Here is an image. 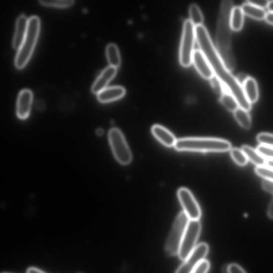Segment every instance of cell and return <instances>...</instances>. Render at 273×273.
Wrapping results in <instances>:
<instances>
[{
	"instance_id": "39",
	"label": "cell",
	"mask_w": 273,
	"mask_h": 273,
	"mask_svg": "<svg viewBox=\"0 0 273 273\" xmlns=\"http://www.w3.org/2000/svg\"><path fill=\"white\" fill-rule=\"evenodd\" d=\"M95 134L98 136H101L104 134V130L101 128H98L96 131H95Z\"/></svg>"
},
{
	"instance_id": "21",
	"label": "cell",
	"mask_w": 273,
	"mask_h": 273,
	"mask_svg": "<svg viewBox=\"0 0 273 273\" xmlns=\"http://www.w3.org/2000/svg\"><path fill=\"white\" fill-rule=\"evenodd\" d=\"M106 54L109 65L116 68L119 67L121 64V58L119 49L115 44L110 43L107 44Z\"/></svg>"
},
{
	"instance_id": "7",
	"label": "cell",
	"mask_w": 273,
	"mask_h": 273,
	"mask_svg": "<svg viewBox=\"0 0 273 273\" xmlns=\"http://www.w3.org/2000/svg\"><path fill=\"white\" fill-rule=\"evenodd\" d=\"M108 139L116 160L121 165H129L132 161V154L121 130L116 128L110 129Z\"/></svg>"
},
{
	"instance_id": "31",
	"label": "cell",
	"mask_w": 273,
	"mask_h": 273,
	"mask_svg": "<svg viewBox=\"0 0 273 273\" xmlns=\"http://www.w3.org/2000/svg\"><path fill=\"white\" fill-rule=\"evenodd\" d=\"M210 267V263L205 260L197 265L191 273H207Z\"/></svg>"
},
{
	"instance_id": "37",
	"label": "cell",
	"mask_w": 273,
	"mask_h": 273,
	"mask_svg": "<svg viewBox=\"0 0 273 273\" xmlns=\"http://www.w3.org/2000/svg\"><path fill=\"white\" fill-rule=\"evenodd\" d=\"M268 215L270 219H273V200L271 201L269 206Z\"/></svg>"
},
{
	"instance_id": "36",
	"label": "cell",
	"mask_w": 273,
	"mask_h": 273,
	"mask_svg": "<svg viewBox=\"0 0 273 273\" xmlns=\"http://www.w3.org/2000/svg\"><path fill=\"white\" fill-rule=\"evenodd\" d=\"M265 19L268 23L273 25V12H269L267 13Z\"/></svg>"
},
{
	"instance_id": "10",
	"label": "cell",
	"mask_w": 273,
	"mask_h": 273,
	"mask_svg": "<svg viewBox=\"0 0 273 273\" xmlns=\"http://www.w3.org/2000/svg\"><path fill=\"white\" fill-rule=\"evenodd\" d=\"M209 252V246L205 243L196 246L175 273H191L197 265L205 260Z\"/></svg>"
},
{
	"instance_id": "18",
	"label": "cell",
	"mask_w": 273,
	"mask_h": 273,
	"mask_svg": "<svg viewBox=\"0 0 273 273\" xmlns=\"http://www.w3.org/2000/svg\"><path fill=\"white\" fill-rule=\"evenodd\" d=\"M241 150L245 154L248 160L253 162L257 167L267 165V159L264 158L257 150L247 145L243 146Z\"/></svg>"
},
{
	"instance_id": "3",
	"label": "cell",
	"mask_w": 273,
	"mask_h": 273,
	"mask_svg": "<svg viewBox=\"0 0 273 273\" xmlns=\"http://www.w3.org/2000/svg\"><path fill=\"white\" fill-rule=\"evenodd\" d=\"M175 147L179 151L225 152L231 149L232 145L223 139L189 137L177 139Z\"/></svg>"
},
{
	"instance_id": "2",
	"label": "cell",
	"mask_w": 273,
	"mask_h": 273,
	"mask_svg": "<svg viewBox=\"0 0 273 273\" xmlns=\"http://www.w3.org/2000/svg\"><path fill=\"white\" fill-rule=\"evenodd\" d=\"M233 7V3L230 0H224L221 2L216 33V49L221 60L230 71H233L235 66L232 48L230 24L231 13Z\"/></svg>"
},
{
	"instance_id": "34",
	"label": "cell",
	"mask_w": 273,
	"mask_h": 273,
	"mask_svg": "<svg viewBox=\"0 0 273 273\" xmlns=\"http://www.w3.org/2000/svg\"><path fill=\"white\" fill-rule=\"evenodd\" d=\"M248 2L262 9L268 8L269 3V1L267 0H255V1H248Z\"/></svg>"
},
{
	"instance_id": "30",
	"label": "cell",
	"mask_w": 273,
	"mask_h": 273,
	"mask_svg": "<svg viewBox=\"0 0 273 273\" xmlns=\"http://www.w3.org/2000/svg\"><path fill=\"white\" fill-rule=\"evenodd\" d=\"M210 83L213 90L218 93L223 94L224 92V86L221 81L215 75L210 79Z\"/></svg>"
},
{
	"instance_id": "6",
	"label": "cell",
	"mask_w": 273,
	"mask_h": 273,
	"mask_svg": "<svg viewBox=\"0 0 273 273\" xmlns=\"http://www.w3.org/2000/svg\"><path fill=\"white\" fill-rule=\"evenodd\" d=\"M189 219L183 211L180 213L174 223L166 243L167 253L171 256L179 255L181 243Z\"/></svg>"
},
{
	"instance_id": "33",
	"label": "cell",
	"mask_w": 273,
	"mask_h": 273,
	"mask_svg": "<svg viewBox=\"0 0 273 273\" xmlns=\"http://www.w3.org/2000/svg\"><path fill=\"white\" fill-rule=\"evenodd\" d=\"M262 187L265 191L273 195V181L265 180L262 182Z\"/></svg>"
},
{
	"instance_id": "32",
	"label": "cell",
	"mask_w": 273,
	"mask_h": 273,
	"mask_svg": "<svg viewBox=\"0 0 273 273\" xmlns=\"http://www.w3.org/2000/svg\"><path fill=\"white\" fill-rule=\"evenodd\" d=\"M228 273H247L240 265L237 264H231L228 265Z\"/></svg>"
},
{
	"instance_id": "22",
	"label": "cell",
	"mask_w": 273,
	"mask_h": 273,
	"mask_svg": "<svg viewBox=\"0 0 273 273\" xmlns=\"http://www.w3.org/2000/svg\"><path fill=\"white\" fill-rule=\"evenodd\" d=\"M234 115L242 128L249 129L252 126V119L247 110L239 107L234 112Z\"/></svg>"
},
{
	"instance_id": "23",
	"label": "cell",
	"mask_w": 273,
	"mask_h": 273,
	"mask_svg": "<svg viewBox=\"0 0 273 273\" xmlns=\"http://www.w3.org/2000/svg\"><path fill=\"white\" fill-rule=\"evenodd\" d=\"M190 20L195 26L203 25V16L199 6L196 3H191L189 8Z\"/></svg>"
},
{
	"instance_id": "15",
	"label": "cell",
	"mask_w": 273,
	"mask_h": 273,
	"mask_svg": "<svg viewBox=\"0 0 273 273\" xmlns=\"http://www.w3.org/2000/svg\"><path fill=\"white\" fill-rule=\"evenodd\" d=\"M153 136L162 144L168 147H175L177 140L173 134L162 125L156 124L152 128Z\"/></svg>"
},
{
	"instance_id": "38",
	"label": "cell",
	"mask_w": 273,
	"mask_h": 273,
	"mask_svg": "<svg viewBox=\"0 0 273 273\" xmlns=\"http://www.w3.org/2000/svg\"><path fill=\"white\" fill-rule=\"evenodd\" d=\"M27 273H44L35 268H30L28 269L27 271Z\"/></svg>"
},
{
	"instance_id": "5",
	"label": "cell",
	"mask_w": 273,
	"mask_h": 273,
	"mask_svg": "<svg viewBox=\"0 0 273 273\" xmlns=\"http://www.w3.org/2000/svg\"><path fill=\"white\" fill-rule=\"evenodd\" d=\"M195 40V26L190 19H186L183 25L180 51V63L184 67H188L192 63Z\"/></svg>"
},
{
	"instance_id": "35",
	"label": "cell",
	"mask_w": 273,
	"mask_h": 273,
	"mask_svg": "<svg viewBox=\"0 0 273 273\" xmlns=\"http://www.w3.org/2000/svg\"><path fill=\"white\" fill-rule=\"evenodd\" d=\"M249 77L245 75V74H240V75H238L237 77H236V78H237L238 83L242 87L243 84L245 83L246 80Z\"/></svg>"
},
{
	"instance_id": "8",
	"label": "cell",
	"mask_w": 273,
	"mask_h": 273,
	"mask_svg": "<svg viewBox=\"0 0 273 273\" xmlns=\"http://www.w3.org/2000/svg\"><path fill=\"white\" fill-rule=\"evenodd\" d=\"M201 230V224L200 220H190L184 234L179 256L180 260L185 261L192 253Z\"/></svg>"
},
{
	"instance_id": "27",
	"label": "cell",
	"mask_w": 273,
	"mask_h": 273,
	"mask_svg": "<svg viewBox=\"0 0 273 273\" xmlns=\"http://www.w3.org/2000/svg\"><path fill=\"white\" fill-rule=\"evenodd\" d=\"M255 172L258 176L263 177L265 180L273 181V169L267 166L257 167Z\"/></svg>"
},
{
	"instance_id": "41",
	"label": "cell",
	"mask_w": 273,
	"mask_h": 273,
	"mask_svg": "<svg viewBox=\"0 0 273 273\" xmlns=\"http://www.w3.org/2000/svg\"><path fill=\"white\" fill-rule=\"evenodd\" d=\"M266 166L273 169V160H267V165Z\"/></svg>"
},
{
	"instance_id": "4",
	"label": "cell",
	"mask_w": 273,
	"mask_h": 273,
	"mask_svg": "<svg viewBox=\"0 0 273 273\" xmlns=\"http://www.w3.org/2000/svg\"><path fill=\"white\" fill-rule=\"evenodd\" d=\"M39 28L40 20L38 16H32L28 18L25 38L14 58V65L16 68L21 69L24 68L28 62L38 38Z\"/></svg>"
},
{
	"instance_id": "12",
	"label": "cell",
	"mask_w": 273,
	"mask_h": 273,
	"mask_svg": "<svg viewBox=\"0 0 273 273\" xmlns=\"http://www.w3.org/2000/svg\"><path fill=\"white\" fill-rule=\"evenodd\" d=\"M192 62L203 78L210 80L214 76L211 66L201 50H194Z\"/></svg>"
},
{
	"instance_id": "9",
	"label": "cell",
	"mask_w": 273,
	"mask_h": 273,
	"mask_svg": "<svg viewBox=\"0 0 273 273\" xmlns=\"http://www.w3.org/2000/svg\"><path fill=\"white\" fill-rule=\"evenodd\" d=\"M177 195L182 206L183 212L185 213L189 219L200 220L202 215L201 210L191 191L186 188L182 187L179 189Z\"/></svg>"
},
{
	"instance_id": "16",
	"label": "cell",
	"mask_w": 273,
	"mask_h": 273,
	"mask_svg": "<svg viewBox=\"0 0 273 273\" xmlns=\"http://www.w3.org/2000/svg\"><path fill=\"white\" fill-rule=\"evenodd\" d=\"M125 93V89L121 86L109 87L98 93L97 97L100 102H108L122 97Z\"/></svg>"
},
{
	"instance_id": "40",
	"label": "cell",
	"mask_w": 273,
	"mask_h": 273,
	"mask_svg": "<svg viewBox=\"0 0 273 273\" xmlns=\"http://www.w3.org/2000/svg\"><path fill=\"white\" fill-rule=\"evenodd\" d=\"M268 8L270 12H273V1H269Z\"/></svg>"
},
{
	"instance_id": "17",
	"label": "cell",
	"mask_w": 273,
	"mask_h": 273,
	"mask_svg": "<svg viewBox=\"0 0 273 273\" xmlns=\"http://www.w3.org/2000/svg\"><path fill=\"white\" fill-rule=\"evenodd\" d=\"M242 88L243 92L250 104L257 101L259 97V92L257 82L254 79L249 77L242 86Z\"/></svg>"
},
{
	"instance_id": "24",
	"label": "cell",
	"mask_w": 273,
	"mask_h": 273,
	"mask_svg": "<svg viewBox=\"0 0 273 273\" xmlns=\"http://www.w3.org/2000/svg\"><path fill=\"white\" fill-rule=\"evenodd\" d=\"M220 102L229 111L234 112L239 105L237 99L231 93H224L221 94Z\"/></svg>"
},
{
	"instance_id": "1",
	"label": "cell",
	"mask_w": 273,
	"mask_h": 273,
	"mask_svg": "<svg viewBox=\"0 0 273 273\" xmlns=\"http://www.w3.org/2000/svg\"><path fill=\"white\" fill-rule=\"evenodd\" d=\"M196 40L202 52L209 62L214 75L229 90L237 99L239 107L247 111L252 109V104L246 98L242 87L228 70L214 46L210 35L203 25L195 26Z\"/></svg>"
},
{
	"instance_id": "14",
	"label": "cell",
	"mask_w": 273,
	"mask_h": 273,
	"mask_svg": "<svg viewBox=\"0 0 273 273\" xmlns=\"http://www.w3.org/2000/svg\"><path fill=\"white\" fill-rule=\"evenodd\" d=\"M28 19L24 14H20L16 20L15 28L12 39V47L18 50L25 38L27 30Z\"/></svg>"
},
{
	"instance_id": "19",
	"label": "cell",
	"mask_w": 273,
	"mask_h": 273,
	"mask_svg": "<svg viewBox=\"0 0 273 273\" xmlns=\"http://www.w3.org/2000/svg\"><path fill=\"white\" fill-rule=\"evenodd\" d=\"M241 8L244 14L251 18L259 20L264 19L267 13L264 9L259 8L248 1L243 3Z\"/></svg>"
},
{
	"instance_id": "29",
	"label": "cell",
	"mask_w": 273,
	"mask_h": 273,
	"mask_svg": "<svg viewBox=\"0 0 273 273\" xmlns=\"http://www.w3.org/2000/svg\"><path fill=\"white\" fill-rule=\"evenodd\" d=\"M257 150L266 159L273 160V147L260 145Z\"/></svg>"
},
{
	"instance_id": "20",
	"label": "cell",
	"mask_w": 273,
	"mask_h": 273,
	"mask_svg": "<svg viewBox=\"0 0 273 273\" xmlns=\"http://www.w3.org/2000/svg\"><path fill=\"white\" fill-rule=\"evenodd\" d=\"M244 23V13L241 7L234 6L231 13L230 24L232 30L239 31Z\"/></svg>"
},
{
	"instance_id": "13",
	"label": "cell",
	"mask_w": 273,
	"mask_h": 273,
	"mask_svg": "<svg viewBox=\"0 0 273 273\" xmlns=\"http://www.w3.org/2000/svg\"><path fill=\"white\" fill-rule=\"evenodd\" d=\"M117 68L110 65L102 71L91 86V92L97 94L104 90L109 81L115 76Z\"/></svg>"
},
{
	"instance_id": "26",
	"label": "cell",
	"mask_w": 273,
	"mask_h": 273,
	"mask_svg": "<svg viewBox=\"0 0 273 273\" xmlns=\"http://www.w3.org/2000/svg\"><path fill=\"white\" fill-rule=\"evenodd\" d=\"M39 2L45 5L56 7H67L71 5L73 2V0H39Z\"/></svg>"
},
{
	"instance_id": "28",
	"label": "cell",
	"mask_w": 273,
	"mask_h": 273,
	"mask_svg": "<svg viewBox=\"0 0 273 273\" xmlns=\"http://www.w3.org/2000/svg\"><path fill=\"white\" fill-rule=\"evenodd\" d=\"M260 145L273 147V135L269 133H261L257 137Z\"/></svg>"
},
{
	"instance_id": "11",
	"label": "cell",
	"mask_w": 273,
	"mask_h": 273,
	"mask_svg": "<svg viewBox=\"0 0 273 273\" xmlns=\"http://www.w3.org/2000/svg\"><path fill=\"white\" fill-rule=\"evenodd\" d=\"M32 100V93L31 91L25 89L20 91L16 103V114L19 119L24 120L28 117Z\"/></svg>"
},
{
	"instance_id": "25",
	"label": "cell",
	"mask_w": 273,
	"mask_h": 273,
	"mask_svg": "<svg viewBox=\"0 0 273 273\" xmlns=\"http://www.w3.org/2000/svg\"><path fill=\"white\" fill-rule=\"evenodd\" d=\"M231 156L235 163L240 166H245L248 163V160L242 150L237 148L232 149Z\"/></svg>"
}]
</instances>
